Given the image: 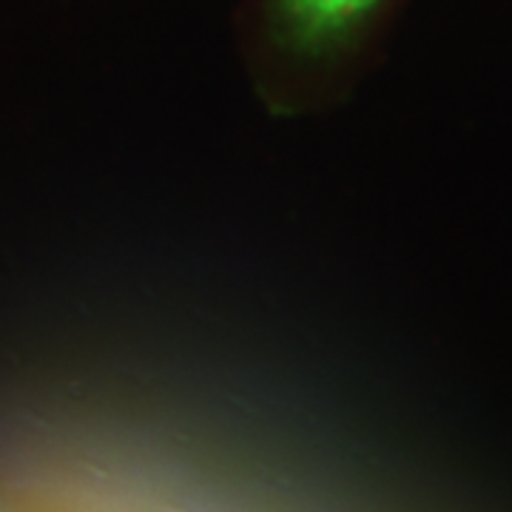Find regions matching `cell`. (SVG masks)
<instances>
[{"mask_svg":"<svg viewBox=\"0 0 512 512\" xmlns=\"http://www.w3.org/2000/svg\"><path fill=\"white\" fill-rule=\"evenodd\" d=\"M382 0H274L279 43L305 60L345 52Z\"/></svg>","mask_w":512,"mask_h":512,"instance_id":"1","label":"cell"}]
</instances>
